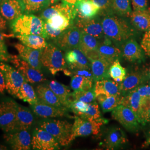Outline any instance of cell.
<instances>
[{"mask_svg":"<svg viewBox=\"0 0 150 150\" xmlns=\"http://www.w3.org/2000/svg\"><path fill=\"white\" fill-rule=\"evenodd\" d=\"M101 23L105 36L115 42L122 43L135 35L134 28L122 17L105 15Z\"/></svg>","mask_w":150,"mask_h":150,"instance_id":"obj_1","label":"cell"},{"mask_svg":"<svg viewBox=\"0 0 150 150\" xmlns=\"http://www.w3.org/2000/svg\"><path fill=\"white\" fill-rule=\"evenodd\" d=\"M10 28L15 35H36L47 39L45 22L31 13H24L10 22Z\"/></svg>","mask_w":150,"mask_h":150,"instance_id":"obj_2","label":"cell"},{"mask_svg":"<svg viewBox=\"0 0 150 150\" xmlns=\"http://www.w3.org/2000/svg\"><path fill=\"white\" fill-rule=\"evenodd\" d=\"M73 125L67 121L48 120L40 123V127L47 131L61 146H67L72 142Z\"/></svg>","mask_w":150,"mask_h":150,"instance_id":"obj_3","label":"cell"},{"mask_svg":"<svg viewBox=\"0 0 150 150\" xmlns=\"http://www.w3.org/2000/svg\"><path fill=\"white\" fill-rule=\"evenodd\" d=\"M41 63L52 75L66 69V62L59 48L51 43L42 49L41 56Z\"/></svg>","mask_w":150,"mask_h":150,"instance_id":"obj_4","label":"cell"},{"mask_svg":"<svg viewBox=\"0 0 150 150\" xmlns=\"http://www.w3.org/2000/svg\"><path fill=\"white\" fill-rule=\"evenodd\" d=\"M107 122V120L104 118L98 121H88L77 116H75V121L72 126V141L77 137L98 134L101 127Z\"/></svg>","mask_w":150,"mask_h":150,"instance_id":"obj_5","label":"cell"},{"mask_svg":"<svg viewBox=\"0 0 150 150\" xmlns=\"http://www.w3.org/2000/svg\"><path fill=\"white\" fill-rule=\"evenodd\" d=\"M18 104L12 100L0 103V127L9 132L16 129V117Z\"/></svg>","mask_w":150,"mask_h":150,"instance_id":"obj_6","label":"cell"},{"mask_svg":"<svg viewBox=\"0 0 150 150\" xmlns=\"http://www.w3.org/2000/svg\"><path fill=\"white\" fill-rule=\"evenodd\" d=\"M10 61L15 66L16 69L21 73L25 81L27 82L36 83L46 80L41 71L33 68L26 61L22 59L20 56L11 54Z\"/></svg>","mask_w":150,"mask_h":150,"instance_id":"obj_7","label":"cell"},{"mask_svg":"<svg viewBox=\"0 0 150 150\" xmlns=\"http://www.w3.org/2000/svg\"><path fill=\"white\" fill-rule=\"evenodd\" d=\"M112 118L127 130L136 132L139 129V122L131 109L120 105L112 111Z\"/></svg>","mask_w":150,"mask_h":150,"instance_id":"obj_8","label":"cell"},{"mask_svg":"<svg viewBox=\"0 0 150 150\" xmlns=\"http://www.w3.org/2000/svg\"><path fill=\"white\" fill-rule=\"evenodd\" d=\"M81 35L82 31L74 25L65 30L58 38L54 40V43L57 47L66 51L78 48Z\"/></svg>","mask_w":150,"mask_h":150,"instance_id":"obj_9","label":"cell"},{"mask_svg":"<svg viewBox=\"0 0 150 150\" xmlns=\"http://www.w3.org/2000/svg\"><path fill=\"white\" fill-rule=\"evenodd\" d=\"M0 70L5 79L6 90L11 95L16 97L18 90L25 81L24 77L16 69L2 62H0Z\"/></svg>","mask_w":150,"mask_h":150,"instance_id":"obj_10","label":"cell"},{"mask_svg":"<svg viewBox=\"0 0 150 150\" xmlns=\"http://www.w3.org/2000/svg\"><path fill=\"white\" fill-rule=\"evenodd\" d=\"M31 145L33 150H59L60 145L49 132L40 127L33 131Z\"/></svg>","mask_w":150,"mask_h":150,"instance_id":"obj_11","label":"cell"},{"mask_svg":"<svg viewBox=\"0 0 150 150\" xmlns=\"http://www.w3.org/2000/svg\"><path fill=\"white\" fill-rule=\"evenodd\" d=\"M6 133L4 135V138L11 146L12 149L15 150L31 149L32 138L28 130L16 129Z\"/></svg>","mask_w":150,"mask_h":150,"instance_id":"obj_12","label":"cell"},{"mask_svg":"<svg viewBox=\"0 0 150 150\" xmlns=\"http://www.w3.org/2000/svg\"><path fill=\"white\" fill-rule=\"evenodd\" d=\"M74 23L75 26L79 27L82 32L93 36L98 40H101L105 38L101 19L98 17L84 19L76 17Z\"/></svg>","mask_w":150,"mask_h":150,"instance_id":"obj_13","label":"cell"},{"mask_svg":"<svg viewBox=\"0 0 150 150\" xmlns=\"http://www.w3.org/2000/svg\"><path fill=\"white\" fill-rule=\"evenodd\" d=\"M24 13L22 0H3L0 3V15L7 21H13Z\"/></svg>","mask_w":150,"mask_h":150,"instance_id":"obj_14","label":"cell"},{"mask_svg":"<svg viewBox=\"0 0 150 150\" xmlns=\"http://www.w3.org/2000/svg\"><path fill=\"white\" fill-rule=\"evenodd\" d=\"M64 59L70 70H91L89 60L79 48L67 51Z\"/></svg>","mask_w":150,"mask_h":150,"instance_id":"obj_15","label":"cell"},{"mask_svg":"<svg viewBox=\"0 0 150 150\" xmlns=\"http://www.w3.org/2000/svg\"><path fill=\"white\" fill-rule=\"evenodd\" d=\"M14 47L18 51L19 56L26 61L33 68L41 71L42 64L41 61L42 50L30 48L22 43H15Z\"/></svg>","mask_w":150,"mask_h":150,"instance_id":"obj_16","label":"cell"},{"mask_svg":"<svg viewBox=\"0 0 150 150\" xmlns=\"http://www.w3.org/2000/svg\"><path fill=\"white\" fill-rule=\"evenodd\" d=\"M99 44L100 42L97 38L82 31L78 48L85 54L90 61H91L101 58L98 52Z\"/></svg>","mask_w":150,"mask_h":150,"instance_id":"obj_17","label":"cell"},{"mask_svg":"<svg viewBox=\"0 0 150 150\" xmlns=\"http://www.w3.org/2000/svg\"><path fill=\"white\" fill-rule=\"evenodd\" d=\"M32 110L38 116L42 118H53L68 116V108L64 107H56L38 101L31 106Z\"/></svg>","mask_w":150,"mask_h":150,"instance_id":"obj_18","label":"cell"},{"mask_svg":"<svg viewBox=\"0 0 150 150\" xmlns=\"http://www.w3.org/2000/svg\"><path fill=\"white\" fill-rule=\"evenodd\" d=\"M121 51L125 59L129 62L140 61L144 59L142 48L132 38L123 42Z\"/></svg>","mask_w":150,"mask_h":150,"instance_id":"obj_19","label":"cell"},{"mask_svg":"<svg viewBox=\"0 0 150 150\" xmlns=\"http://www.w3.org/2000/svg\"><path fill=\"white\" fill-rule=\"evenodd\" d=\"M103 141L107 150H114L125 145L128 139L122 129L114 127L108 131Z\"/></svg>","mask_w":150,"mask_h":150,"instance_id":"obj_20","label":"cell"},{"mask_svg":"<svg viewBox=\"0 0 150 150\" xmlns=\"http://www.w3.org/2000/svg\"><path fill=\"white\" fill-rule=\"evenodd\" d=\"M98 52L100 57L111 64L116 60L119 59L122 55L119 48L111 45V40L106 36L103 42H100Z\"/></svg>","mask_w":150,"mask_h":150,"instance_id":"obj_21","label":"cell"},{"mask_svg":"<svg viewBox=\"0 0 150 150\" xmlns=\"http://www.w3.org/2000/svg\"><path fill=\"white\" fill-rule=\"evenodd\" d=\"M144 101V97L141 96L136 88H135L134 90L129 92L127 95L122 96L121 105L131 109L136 114L140 123Z\"/></svg>","mask_w":150,"mask_h":150,"instance_id":"obj_22","label":"cell"},{"mask_svg":"<svg viewBox=\"0 0 150 150\" xmlns=\"http://www.w3.org/2000/svg\"><path fill=\"white\" fill-rule=\"evenodd\" d=\"M77 17L90 19L96 17L100 13V8L92 0H81L75 5Z\"/></svg>","mask_w":150,"mask_h":150,"instance_id":"obj_23","label":"cell"},{"mask_svg":"<svg viewBox=\"0 0 150 150\" xmlns=\"http://www.w3.org/2000/svg\"><path fill=\"white\" fill-rule=\"evenodd\" d=\"M132 25L141 31L150 30V9L132 11L129 16Z\"/></svg>","mask_w":150,"mask_h":150,"instance_id":"obj_24","label":"cell"},{"mask_svg":"<svg viewBox=\"0 0 150 150\" xmlns=\"http://www.w3.org/2000/svg\"><path fill=\"white\" fill-rule=\"evenodd\" d=\"M94 88L96 96L100 94L110 96L121 95L119 84L109 79L97 81Z\"/></svg>","mask_w":150,"mask_h":150,"instance_id":"obj_25","label":"cell"},{"mask_svg":"<svg viewBox=\"0 0 150 150\" xmlns=\"http://www.w3.org/2000/svg\"><path fill=\"white\" fill-rule=\"evenodd\" d=\"M33 122L34 116L31 111L26 107L18 105L16 112V129L29 130Z\"/></svg>","mask_w":150,"mask_h":150,"instance_id":"obj_26","label":"cell"},{"mask_svg":"<svg viewBox=\"0 0 150 150\" xmlns=\"http://www.w3.org/2000/svg\"><path fill=\"white\" fill-rule=\"evenodd\" d=\"M47 86L58 97L62 106L69 109L71 101V92L70 88L56 81H51L48 82Z\"/></svg>","mask_w":150,"mask_h":150,"instance_id":"obj_27","label":"cell"},{"mask_svg":"<svg viewBox=\"0 0 150 150\" xmlns=\"http://www.w3.org/2000/svg\"><path fill=\"white\" fill-rule=\"evenodd\" d=\"M144 80V75L139 72H131L126 75L125 79L119 84L121 94L125 95L138 87Z\"/></svg>","mask_w":150,"mask_h":150,"instance_id":"obj_28","label":"cell"},{"mask_svg":"<svg viewBox=\"0 0 150 150\" xmlns=\"http://www.w3.org/2000/svg\"><path fill=\"white\" fill-rule=\"evenodd\" d=\"M91 62V69L93 80H101L109 79V69L111 64L103 59L92 60Z\"/></svg>","mask_w":150,"mask_h":150,"instance_id":"obj_29","label":"cell"},{"mask_svg":"<svg viewBox=\"0 0 150 150\" xmlns=\"http://www.w3.org/2000/svg\"><path fill=\"white\" fill-rule=\"evenodd\" d=\"M36 94L40 102L56 107H64L58 97L47 86L38 85L36 88Z\"/></svg>","mask_w":150,"mask_h":150,"instance_id":"obj_30","label":"cell"},{"mask_svg":"<svg viewBox=\"0 0 150 150\" xmlns=\"http://www.w3.org/2000/svg\"><path fill=\"white\" fill-rule=\"evenodd\" d=\"M15 37L19 40L22 44L33 49L42 50L48 45L46 41V38L40 35H15Z\"/></svg>","mask_w":150,"mask_h":150,"instance_id":"obj_31","label":"cell"},{"mask_svg":"<svg viewBox=\"0 0 150 150\" xmlns=\"http://www.w3.org/2000/svg\"><path fill=\"white\" fill-rule=\"evenodd\" d=\"M122 96H110L100 94L96 96V99L101 105L103 112L112 111L121 104Z\"/></svg>","mask_w":150,"mask_h":150,"instance_id":"obj_32","label":"cell"},{"mask_svg":"<svg viewBox=\"0 0 150 150\" xmlns=\"http://www.w3.org/2000/svg\"><path fill=\"white\" fill-rule=\"evenodd\" d=\"M16 97L19 99L27 102L31 106L38 101L36 92L33 87L26 81H24L17 93Z\"/></svg>","mask_w":150,"mask_h":150,"instance_id":"obj_33","label":"cell"},{"mask_svg":"<svg viewBox=\"0 0 150 150\" xmlns=\"http://www.w3.org/2000/svg\"><path fill=\"white\" fill-rule=\"evenodd\" d=\"M111 9L117 16L129 17L132 12L130 0H111Z\"/></svg>","mask_w":150,"mask_h":150,"instance_id":"obj_34","label":"cell"},{"mask_svg":"<svg viewBox=\"0 0 150 150\" xmlns=\"http://www.w3.org/2000/svg\"><path fill=\"white\" fill-rule=\"evenodd\" d=\"M93 81L83 76L75 75L72 77L71 87L74 91H87L93 87Z\"/></svg>","mask_w":150,"mask_h":150,"instance_id":"obj_35","label":"cell"},{"mask_svg":"<svg viewBox=\"0 0 150 150\" xmlns=\"http://www.w3.org/2000/svg\"><path fill=\"white\" fill-rule=\"evenodd\" d=\"M25 7V13H32L42 11L51 5L50 0H22Z\"/></svg>","mask_w":150,"mask_h":150,"instance_id":"obj_36","label":"cell"},{"mask_svg":"<svg viewBox=\"0 0 150 150\" xmlns=\"http://www.w3.org/2000/svg\"><path fill=\"white\" fill-rule=\"evenodd\" d=\"M110 77L117 83H120L126 76V70L122 66L119 59L116 60L111 64L109 69Z\"/></svg>","mask_w":150,"mask_h":150,"instance_id":"obj_37","label":"cell"},{"mask_svg":"<svg viewBox=\"0 0 150 150\" xmlns=\"http://www.w3.org/2000/svg\"><path fill=\"white\" fill-rule=\"evenodd\" d=\"M95 99L96 94L94 87L87 91H74V92L71 93V101L79 100L87 103H89L93 102Z\"/></svg>","mask_w":150,"mask_h":150,"instance_id":"obj_38","label":"cell"},{"mask_svg":"<svg viewBox=\"0 0 150 150\" xmlns=\"http://www.w3.org/2000/svg\"><path fill=\"white\" fill-rule=\"evenodd\" d=\"M80 117L88 121H98L103 118L101 117L98 105L94 101L88 103L87 110Z\"/></svg>","mask_w":150,"mask_h":150,"instance_id":"obj_39","label":"cell"},{"mask_svg":"<svg viewBox=\"0 0 150 150\" xmlns=\"http://www.w3.org/2000/svg\"><path fill=\"white\" fill-rule=\"evenodd\" d=\"M87 108L88 103L79 100H72L70 102L69 109H70L77 116L80 117L81 115L86 112Z\"/></svg>","mask_w":150,"mask_h":150,"instance_id":"obj_40","label":"cell"},{"mask_svg":"<svg viewBox=\"0 0 150 150\" xmlns=\"http://www.w3.org/2000/svg\"><path fill=\"white\" fill-rule=\"evenodd\" d=\"M9 36L0 32V61L7 62L10 61L11 54L7 51V47L5 42V38Z\"/></svg>","mask_w":150,"mask_h":150,"instance_id":"obj_41","label":"cell"},{"mask_svg":"<svg viewBox=\"0 0 150 150\" xmlns=\"http://www.w3.org/2000/svg\"><path fill=\"white\" fill-rule=\"evenodd\" d=\"M100 8V13H106L105 15L113 13L111 9V0H92Z\"/></svg>","mask_w":150,"mask_h":150,"instance_id":"obj_42","label":"cell"},{"mask_svg":"<svg viewBox=\"0 0 150 150\" xmlns=\"http://www.w3.org/2000/svg\"><path fill=\"white\" fill-rule=\"evenodd\" d=\"M45 28L47 34V39H52L53 40L58 38L61 34V33L63 32L62 31L56 30L52 28L46 22H45Z\"/></svg>","mask_w":150,"mask_h":150,"instance_id":"obj_43","label":"cell"},{"mask_svg":"<svg viewBox=\"0 0 150 150\" xmlns=\"http://www.w3.org/2000/svg\"><path fill=\"white\" fill-rule=\"evenodd\" d=\"M141 47L146 54L150 57V30L145 32L141 42Z\"/></svg>","mask_w":150,"mask_h":150,"instance_id":"obj_44","label":"cell"},{"mask_svg":"<svg viewBox=\"0 0 150 150\" xmlns=\"http://www.w3.org/2000/svg\"><path fill=\"white\" fill-rule=\"evenodd\" d=\"M134 11L144 10L149 8L147 0H131Z\"/></svg>","mask_w":150,"mask_h":150,"instance_id":"obj_45","label":"cell"},{"mask_svg":"<svg viewBox=\"0 0 150 150\" xmlns=\"http://www.w3.org/2000/svg\"><path fill=\"white\" fill-rule=\"evenodd\" d=\"M136 90L142 97L150 98V86L149 85L138 87L136 88Z\"/></svg>","mask_w":150,"mask_h":150,"instance_id":"obj_46","label":"cell"},{"mask_svg":"<svg viewBox=\"0 0 150 150\" xmlns=\"http://www.w3.org/2000/svg\"><path fill=\"white\" fill-rule=\"evenodd\" d=\"M5 79L4 77V74L0 70V93H3L6 90Z\"/></svg>","mask_w":150,"mask_h":150,"instance_id":"obj_47","label":"cell"},{"mask_svg":"<svg viewBox=\"0 0 150 150\" xmlns=\"http://www.w3.org/2000/svg\"><path fill=\"white\" fill-rule=\"evenodd\" d=\"M7 29V21L0 15V32L5 31Z\"/></svg>","mask_w":150,"mask_h":150,"instance_id":"obj_48","label":"cell"},{"mask_svg":"<svg viewBox=\"0 0 150 150\" xmlns=\"http://www.w3.org/2000/svg\"><path fill=\"white\" fill-rule=\"evenodd\" d=\"M81 0H62V2H65L66 4H68L71 5H75V4Z\"/></svg>","mask_w":150,"mask_h":150,"instance_id":"obj_49","label":"cell"},{"mask_svg":"<svg viewBox=\"0 0 150 150\" xmlns=\"http://www.w3.org/2000/svg\"><path fill=\"white\" fill-rule=\"evenodd\" d=\"M59 1V0H50V4H51V5H53V4L57 3Z\"/></svg>","mask_w":150,"mask_h":150,"instance_id":"obj_50","label":"cell"},{"mask_svg":"<svg viewBox=\"0 0 150 150\" xmlns=\"http://www.w3.org/2000/svg\"><path fill=\"white\" fill-rule=\"evenodd\" d=\"M7 147L4 145H0V150H7Z\"/></svg>","mask_w":150,"mask_h":150,"instance_id":"obj_51","label":"cell"},{"mask_svg":"<svg viewBox=\"0 0 150 150\" xmlns=\"http://www.w3.org/2000/svg\"><path fill=\"white\" fill-rule=\"evenodd\" d=\"M145 145L146 146H149L150 145V137L145 142Z\"/></svg>","mask_w":150,"mask_h":150,"instance_id":"obj_52","label":"cell"},{"mask_svg":"<svg viewBox=\"0 0 150 150\" xmlns=\"http://www.w3.org/2000/svg\"><path fill=\"white\" fill-rule=\"evenodd\" d=\"M2 1H3V0H0V3H1V2Z\"/></svg>","mask_w":150,"mask_h":150,"instance_id":"obj_53","label":"cell"},{"mask_svg":"<svg viewBox=\"0 0 150 150\" xmlns=\"http://www.w3.org/2000/svg\"><path fill=\"white\" fill-rule=\"evenodd\" d=\"M149 134H150V132H149Z\"/></svg>","mask_w":150,"mask_h":150,"instance_id":"obj_54","label":"cell"},{"mask_svg":"<svg viewBox=\"0 0 150 150\" xmlns=\"http://www.w3.org/2000/svg\"></svg>","mask_w":150,"mask_h":150,"instance_id":"obj_55","label":"cell"},{"mask_svg":"<svg viewBox=\"0 0 150 150\" xmlns=\"http://www.w3.org/2000/svg\"></svg>","mask_w":150,"mask_h":150,"instance_id":"obj_56","label":"cell"}]
</instances>
